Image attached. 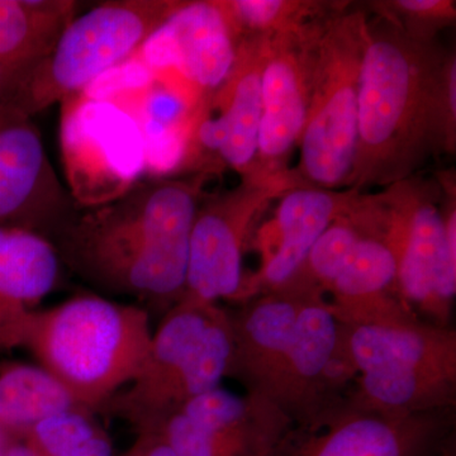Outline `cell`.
Listing matches in <instances>:
<instances>
[{"instance_id":"obj_1","label":"cell","mask_w":456,"mask_h":456,"mask_svg":"<svg viewBox=\"0 0 456 456\" xmlns=\"http://www.w3.org/2000/svg\"><path fill=\"white\" fill-rule=\"evenodd\" d=\"M456 59L392 17L369 20L360 71L358 141L346 188H386L454 154Z\"/></svg>"},{"instance_id":"obj_2","label":"cell","mask_w":456,"mask_h":456,"mask_svg":"<svg viewBox=\"0 0 456 456\" xmlns=\"http://www.w3.org/2000/svg\"><path fill=\"white\" fill-rule=\"evenodd\" d=\"M208 178H143L113 202L75 204L51 244L99 292L145 299L167 312L184 296L189 237Z\"/></svg>"},{"instance_id":"obj_3","label":"cell","mask_w":456,"mask_h":456,"mask_svg":"<svg viewBox=\"0 0 456 456\" xmlns=\"http://www.w3.org/2000/svg\"><path fill=\"white\" fill-rule=\"evenodd\" d=\"M228 310L227 377L305 425L349 397L356 371L344 322L320 293L284 287Z\"/></svg>"},{"instance_id":"obj_4","label":"cell","mask_w":456,"mask_h":456,"mask_svg":"<svg viewBox=\"0 0 456 456\" xmlns=\"http://www.w3.org/2000/svg\"><path fill=\"white\" fill-rule=\"evenodd\" d=\"M152 332L145 308L86 294L36 312L22 347L94 415L139 377Z\"/></svg>"},{"instance_id":"obj_5","label":"cell","mask_w":456,"mask_h":456,"mask_svg":"<svg viewBox=\"0 0 456 456\" xmlns=\"http://www.w3.org/2000/svg\"><path fill=\"white\" fill-rule=\"evenodd\" d=\"M232 335L227 308L183 297L152 332L139 377L117 393L102 413L155 432L183 404L221 387L230 365Z\"/></svg>"},{"instance_id":"obj_6","label":"cell","mask_w":456,"mask_h":456,"mask_svg":"<svg viewBox=\"0 0 456 456\" xmlns=\"http://www.w3.org/2000/svg\"><path fill=\"white\" fill-rule=\"evenodd\" d=\"M375 221L397 264L402 299L417 316L452 326L456 294L454 176L419 175L369 194Z\"/></svg>"},{"instance_id":"obj_7","label":"cell","mask_w":456,"mask_h":456,"mask_svg":"<svg viewBox=\"0 0 456 456\" xmlns=\"http://www.w3.org/2000/svg\"><path fill=\"white\" fill-rule=\"evenodd\" d=\"M356 377L349 398L391 415L456 410V331L421 318L344 323Z\"/></svg>"},{"instance_id":"obj_8","label":"cell","mask_w":456,"mask_h":456,"mask_svg":"<svg viewBox=\"0 0 456 456\" xmlns=\"http://www.w3.org/2000/svg\"><path fill=\"white\" fill-rule=\"evenodd\" d=\"M364 12L338 11L326 18L316 46L310 106L303 128V184L346 188L358 141L360 71L368 40Z\"/></svg>"},{"instance_id":"obj_9","label":"cell","mask_w":456,"mask_h":456,"mask_svg":"<svg viewBox=\"0 0 456 456\" xmlns=\"http://www.w3.org/2000/svg\"><path fill=\"white\" fill-rule=\"evenodd\" d=\"M287 285L320 293L338 320L350 325L419 318L399 294L395 255L368 194L327 228Z\"/></svg>"},{"instance_id":"obj_10","label":"cell","mask_w":456,"mask_h":456,"mask_svg":"<svg viewBox=\"0 0 456 456\" xmlns=\"http://www.w3.org/2000/svg\"><path fill=\"white\" fill-rule=\"evenodd\" d=\"M174 0H112L75 17L44 59L20 75L2 106L31 118L121 64L169 14Z\"/></svg>"},{"instance_id":"obj_11","label":"cell","mask_w":456,"mask_h":456,"mask_svg":"<svg viewBox=\"0 0 456 456\" xmlns=\"http://www.w3.org/2000/svg\"><path fill=\"white\" fill-rule=\"evenodd\" d=\"M60 104V154L77 206L113 202L145 178L142 136L125 108L80 93Z\"/></svg>"},{"instance_id":"obj_12","label":"cell","mask_w":456,"mask_h":456,"mask_svg":"<svg viewBox=\"0 0 456 456\" xmlns=\"http://www.w3.org/2000/svg\"><path fill=\"white\" fill-rule=\"evenodd\" d=\"M298 184L294 170L272 175L253 173L226 193L202 200L189 237L183 297L241 303L246 284L242 261L251 230L273 200Z\"/></svg>"},{"instance_id":"obj_13","label":"cell","mask_w":456,"mask_h":456,"mask_svg":"<svg viewBox=\"0 0 456 456\" xmlns=\"http://www.w3.org/2000/svg\"><path fill=\"white\" fill-rule=\"evenodd\" d=\"M456 410L391 415L349 397L293 425L270 456H455Z\"/></svg>"},{"instance_id":"obj_14","label":"cell","mask_w":456,"mask_h":456,"mask_svg":"<svg viewBox=\"0 0 456 456\" xmlns=\"http://www.w3.org/2000/svg\"><path fill=\"white\" fill-rule=\"evenodd\" d=\"M293 422L268 399L217 387L155 431L178 456H270Z\"/></svg>"},{"instance_id":"obj_15","label":"cell","mask_w":456,"mask_h":456,"mask_svg":"<svg viewBox=\"0 0 456 456\" xmlns=\"http://www.w3.org/2000/svg\"><path fill=\"white\" fill-rule=\"evenodd\" d=\"M329 16L297 32L266 36L259 141L253 173L289 170L288 158L298 145L307 119L318 37Z\"/></svg>"},{"instance_id":"obj_16","label":"cell","mask_w":456,"mask_h":456,"mask_svg":"<svg viewBox=\"0 0 456 456\" xmlns=\"http://www.w3.org/2000/svg\"><path fill=\"white\" fill-rule=\"evenodd\" d=\"M74 207L31 118L0 104V227L50 240Z\"/></svg>"},{"instance_id":"obj_17","label":"cell","mask_w":456,"mask_h":456,"mask_svg":"<svg viewBox=\"0 0 456 456\" xmlns=\"http://www.w3.org/2000/svg\"><path fill=\"white\" fill-rule=\"evenodd\" d=\"M239 44L224 2H176L136 55L155 74H176L209 97L232 71Z\"/></svg>"},{"instance_id":"obj_18","label":"cell","mask_w":456,"mask_h":456,"mask_svg":"<svg viewBox=\"0 0 456 456\" xmlns=\"http://www.w3.org/2000/svg\"><path fill=\"white\" fill-rule=\"evenodd\" d=\"M362 194L356 188L340 191L303 183L285 191L270 224L269 250L259 272L246 278L242 302L284 287L327 228L353 211Z\"/></svg>"},{"instance_id":"obj_19","label":"cell","mask_w":456,"mask_h":456,"mask_svg":"<svg viewBox=\"0 0 456 456\" xmlns=\"http://www.w3.org/2000/svg\"><path fill=\"white\" fill-rule=\"evenodd\" d=\"M207 98L178 75L160 73L149 88L117 102L139 126L145 178L182 175L191 131Z\"/></svg>"},{"instance_id":"obj_20","label":"cell","mask_w":456,"mask_h":456,"mask_svg":"<svg viewBox=\"0 0 456 456\" xmlns=\"http://www.w3.org/2000/svg\"><path fill=\"white\" fill-rule=\"evenodd\" d=\"M60 263L50 240L0 227V350L22 347L33 314L55 288Z\"/></svg>"},{"instance_id":"obj_21","label":"cell","mask_w":456,"mask_h":456,"mask_svg":"<svg viewBox=\"0 0 456 456\" xmlns=\"http://www.w3.org/2000/svg\"><path fill=\"white\" fill-rule=\"evenodd\" d=\"M77 8L66 0H0V62L25 73L50 53Z\"/></svg>"},{"instance_id":"obj_22","label":"cell","mask_w":456,"mask_h":456,"mask_svg":"<svg viewBox=\"0 0 456 456\" xmlns=\"http://www.w3.org/2000/svg\"><path fill=\"white\" fill-rule=\"evenodd\" d=\"M69 410L84 408L45 369L20 362L0 367V428L9 435L23 436L42 419Z\"/></svg>"},{"instance_id":"obj_23","label":"cell","mask_w":456,"mask_h":456,"mask_svg":"<svg viewBox=\"0 0 456 456\" xmlns=\"http://www.w3.org/2000/svg\"><path fill=\"white\" fill-rule=\"evenodd\" d=\"M20 437L44 456H114L110 437L84 410L47 417Z\"/></svg>"},{"instance_id":"obj_24","label":"cell","mask_w":456,"mask_h":456,"mask_svg":"<svg viewBox=\"0 0 456 456\" xmlns=\"http://www.w3.org/2000/svg\"><path fill=\"white\" fill-rule=\"evenodd\" d=\"M224 7L240 41L250 36L297 32L335 12L327 13L322 3L292 0H230Z\"/></svg>"},{"instance_id":"obj_25","label":"cell","mask_w":456,"mask_h":456,"mask_svg":"<svg viewBox=\"0 0 456 456\" xmlns=\"http://www.w3.org/2000/svg\"><path fill=\"white\" fill-rule=\"evenodd\" d=\"M377 8L408 35L424 41H434L436 32L454 23L456 18L455 2L450 0H395L380 3Z\"/></svg>"},{"instance_id":"obj_26","label":"cell","mask_w":456,"mask_h":456,"mask_svg":"<svg viewBox=\"0 0 456 456\" xmlns=\"http://www.w3.org/2000/svg\"><path fill=\"white\" fill-rule=\"evenodd\" d=\"M155 79L154 71L134 53L121 64L99 75L80 94L95 101L117 103L134 93L149 88Z\"/></svg>"},{"instance_id":"obj_27","label":"cell","mask_w":456,"mask_h":456,"mask_svg":"<svg viewBox=\"0 0 456 456\" xmlns=\"http://www.w3.org/2000/svg\"><path fill=\"white\" fill-rule=\"evenodd\" d=\"M143 456H178L155 432L137 435Z\"/></svg>"},{"instance_id":"obj_28","label":"cell","mask_w":456,"mask_h":456,"mask_svg":"<svg viewBox=\"0 0 456 456\" xmlns=\"http://www.w3.org/2000/svg\"><path fill=\"white\" fill-rule=\"evenodd\" d=\"M20 73L17 69L11 68V66L0 62V103L8 97L11 90L16 86L18 79H20Z\"/></svg>"},{"instance_id":"obj_29","label":"cell","mask_w":456,"mask_h":456,"mask_svg":"<svg viewBox=\"0 0 456 456\" xmlns=\"http://www.w3.org/2000/svg\"><path fill=\"white\" fill-rule=\"evenodd\" d=\"M4 456H42L37 449L33 448L31 444L26 439L20 436L9 437L7 449H5Z\"/></svg>"},{"instance_id":"obj_30","label":"cell","mask_w":456,"mask_h":456,"mask_svg":"<svg viewBox=\"0 0 456 456\" xmlns=\"http://www.w3.org/2000/svg\"><path fill=\"white\" fill-rule=\"evenodd\" d=\"M9 437H11V435L0 428V456H4L5 454V449H7Z\"/></svg>"},{"instance_id":"obj_31","label":"cell","mask_w":456,"mask_h":456,"mask_svg":"<svg viewBox=\"0 0 456 456\" xmlns=\"http://www.w3.org/2000/svg\"><path fill=\"white\" fill-rule=\"evenodd\" d=\"M122 456H143L139 441H134V444L131 446V449L127 450L126 454H123Z\"/></svg>"},{"instance_id":"obj_32","label":"cell","mask_w":456,"mask_h":456,"mask_svg":"<svg viewBox=\"0 0 456 456\" xmlns=\"http://www.w3.org/2000/svg\"><path fill=\"white\" fill-rule=\"evenodd\" d=\"M41 455H42V454H41ZM42 456H44V455H42Z\"/></svg>"}]
</instances>
